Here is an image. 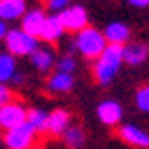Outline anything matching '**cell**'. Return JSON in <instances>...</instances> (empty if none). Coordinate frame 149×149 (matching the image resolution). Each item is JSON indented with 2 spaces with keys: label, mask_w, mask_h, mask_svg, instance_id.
<instances>
[{
  "label": "cell",
  "mask_w": 149,
  "mask_h": 149,
  "mask_svg": "<svg viewBox=\"0 0 149 149\" xmlns=\"http://www.w3.org/2000/svg\"><path fill=\"white\" fill-rule=\"evenodd\" d=\"M74 45H76V50L83 58H89V60H97L103 50L107 49V39L105 35L101 33L99 29L95 27H83L81 31L76 33V39H74Z\"/></svg>",
  "instance_id": "obj_2"
},
{
  "label": "cell",
  "mask_w": 149,
  "mask_h": 149,
  "mask_svg": "<svg viewBox=\"0 0 149 149\" xmlns=\"http://www.w3.org/2000/svg\"><path fill=\"white\" fill-rule=\"evenodd\" d=\"M136 107L141 112H149V85H143L136 91Z\"/></svg>",
  "instance_id": "obj_21"
},
{
  "label": "cell",
  "mask_w": 149,
  "mask_h": 149,
  "mask_svg": "<svg viewBox=\"0 0 149 149\" xmlns=\"http://www.w3.org/2000/svg\"><path fill=\"white\" fill-rule=\"evenodd\" d=\"M77 68V62L74 56L70 54H64L60 58H56L54 62V72H62V74H74Z\"/></svg>",
  "instance_id": "obj_20"
},
{
  "label": "cell",
  "mask_w": 149,
  "mask_h": 149,
  "mask_svg": "<svg viewBox=\"0 0 149 149\" xmlns=\"http://www.w3.org/2000/svg\"><path fill=\"white\" fill-rule=\"evenodd\" d=\"M85 141H87V134L79 124H70L66 132L62 134V143L66 149H83Z\"/></svg>",
  "instance_id": "obj_16"
},
{
  "label": "cell",
  "mask_w": 149,
  "mask_h": 149,
  "mask_svg": "<svg viewBox=\"0 0 149 149\" xmlns=\"http://www.w3.org/2000/svg\"><path fill=\"white\" fill-rule=\"evenodd\" d=\"M27 116V109L19 101H12L8 105L0 107V130H12V128L19 126L25 122Z\"/></svg>",
  "instance_id": "obj_5"
},
{
  "label": "cell",
  "mask_w": 149,
  "mask_h": 149,
  "mask_svg": "<svg viewBox=\"0 0 149 149\" xmlns=\"http://www.w3.org/2000/svg\"><path fill=\"white\" fill-rule=\"evenodd\" d=\"M29 60H31V64H33L35 70H39L41 74H47V72H50V70L54 68L56 56H54V52H52L49 47L39 45L37 49L29 54Z\"/></svg>",
  "instance_id": "obj_12"
},
{
  "label": "cell",
  "mask_w": 149,
  "mask_h": 149,
  "mask_svg": "<svg viewBox=\"0 0 149 149\" xmlns=\"http://www.w3.org/2000/svg\"><path fill=\"white\" fill-rule=\"evenodd\" d=\"M12 101H14V93H12V89L8 87V83H0V107L8 105Z\"/></svg>",
  "instance_id": "obj_23"
},
{
  "label": "cell",
  "mask_w": 149,
  "mask_h": 149,
  "mask_svg": "<svg viewBox=\"0 0 149 149\" xmlns=\"http://www.w3.org/2000/svg\"><path fill=\"white\" fill-rule=\"evenodd\" d=\"M47 120H49V112L33 107V109H27V116H25V122L33 128L37 134H45L47 132Z\"/></svg>",
  "instance_id": "obj_18"
},
{
  "label": "cell",
  "mask_w": 149,
  "mask_h": 149,
  "mask_svg": "<svg viewBox=\"0 0 149 149\" xmlns=\"http://www.w3.org/2000/svg\"><path fill=\"white\" fill-rule=\"evenodd\" d=\"M149 58V49L143 43H126L122 47V60L128 66H141Z\"/></svg>",
  "instance_id": "obj_11"
},
{
  "label": "cell",
  "mask_w": 149,
  "mask_h": 149,
  "mask_svg": "<svg viewBox=\"0 0 149 149\" xmlns=\"http://www.w3.org/2000/svg\"><path fill=\"white\" fill-rule=\"evenodd\" d=\"M64 33H66V31H64V27H62L58 16L50 14V16L45 17V23H43V27H41V31H39L37 39L43 41V43H47V45H54L64 37Z\"/></svg>",
  "instance_id": "obj_9"
},
{
  "label": "cell",
  "mask_w": 149,
  "mask_h": 149,
  "mask_svg": "<svg viewBox=\"0 0 149 149\" xmlns=\"http://www.w3.org/2000/svg\"><path fill=\"white\" fill-rule=\"evenodd\" d=\"M17 72L16 56L10 52H0V83H10L12 76Z\"/></svg>",
  "instance_id": "obj_19"
},
{
  "label": "cell",
  "mask_w": 149,
  "mask_h": 149,
  "mask_svg": "<svg viewBox=\"0 0 149 149\" xmlns=\"http://www.w3.org/2000/svg\"><path fill=\"white\" fill-rule=\"evenodd\" d=\"M128 4L134 8H149V0H128Z\"/></svg>",
  "instance_id": "obj_25"
},
{
  "label": "cell",
  "mask_w": 149,
  "mask_h": 149,
  "mask_svg": "<svg viewBox=\"0 0 149 149\" xmlns=\"http://www.w3.org/2000/svg\"><path fill=\"white\" fill-rule=\"evenodd\" d=\"M6 35H8V23L0 19V43H4Z\"/></svg>",
  "instance_id": "obj_26"
},
{
  "label": "cell",
  "mask_w": 149,
  "mask_h": 149,
  "mask_svg": "<svg viewBox=\"0 0 149 149\" xmlns=\"http://www.w3.org/2000/svg\"><path fill=\"white\" fill-rule=\"evenodd\" d=\"M122 64V45H107L103 54L93 64V77L99 85H109L120 72Z\"/></svg>",
  "instance_id": "obj_1"
},
{
  "label": "cell",
  "mask_w": 149,
  "mask_h": 149,
  "mask_svg": "<svg viewBox=\"0 0 149 149\" xmlns=\"http://www.w3.org/2000/svg\"><path fill=\"white\" fill-rule=\"evenodd\" d=\"M35 136H37V132L27 122H23L12 130H6L2 136V141H4L6 149H33Z\"/></svg>",
  "instance_id": "obj_4"
},
{
  "label": "cell",
  "mask_w": 149,
  "mask_h": 149,
  "mask_svg": "<svg viewBox=\"0 0 149 149\" xmlns=\"http://www.w3.org/2000/svg\"><path fill=\"white\" fill-rule=\"evenodd\" d=\"M58 19H60L64 31H70V33H77L81 31L83 27H87V12L83 6H68L66 10H62L58 14Z\"/></svg>",
  "instance_id": "obj_6"
},
{
  "label": "cell",
  "mask_w": 149,
  "mask_h": 149,
  "mask_svg": "<svg viewBox=\"0 0 149 149\" xmlns=\"http://www.w3.org/2000/svg\"><path fill=\"white\" fill-rule=\"evenodd\" d=\"M23 81H25V76H23L22 72H16L14 76H12V79H10V83H14V85H22Z\"/></svg>",
  "instance_id": "obj_24"
},
{
  "label": "cell",
  "mask_w": 149,
  "mask_h": 149,
  "mask_svg": "<svg viewBox=\"0 0 149 149\" xmlns=\"http://www.w3.org/2000/svg\"><path fill=\"white\" fill-rule=\"evenodd\" d=\"M74 83V74H62V72H54L50 74L49 79H47V89L50 93H68L72 91Z\"/></svg>",
  "instance_id": "obj_17"
},
{
  "label": "cell",
  "mask_w": 149,
  "mask_h": 149,
  "mask_svg": "<svg viewBox=\"0 0 149 149\" xmlns=\"http://www.w3.org/2000/svg\"><path fill=\"white\" fill-rule=\"evenodd\" d=\"M45 17H47V14H45L43 8L27 10L22 17V29L25 33H29L31 37H39V31H41V27L45 23Z\"/></svg>",
  "instance_id": "obj_13"
},
{
  "label": "cell",
  "mask_w": 149,
  "mask_h": 149,
  "mask_svg": "<svg viewBox=\"0 0 149 149\" xmlns=\"http://www.w3.org/2000/svg\"><path fill=\"white\" fill-rule=\"evenodd\" d=\"M45 4H47V10L49 12H52L54 16H58L62 10H66L68 6H70V0H47Z\"/></svg>",
  "instance_id": "obj_22"
},
{
  "label": "cell",
  "mask_w": 149,
  "mask_h": 149,
  "mask_svg": "<svg viewBox=\"0 0 149 149\" xmlns=\"http://www.w3.org/2000/svg\"><path fill=\"white\" fill-rule=\"evenodd\" d=\"M118 138L124 141L126 145L130 147H136V149H149V132L139 128L138 124H122L118 128Z\"/></svg>",
  "instance_id": "obj_7"
},
{
  "label": "cell",
  "mask_w": 149,
  "mask_h": 149,
  "mask_svg": "<svg viewBox=\"0 0 149 149\" xmlns=\"http://www.w3.org/2000/svg\"><path fill=\"white\" fill-rule=\"evenodd\" d=\"M72 124V112L66 109H54L49 112V120H47V134L50 136H62L66 132V128Z\"/></svg>",
  "instance_id": "obj_10"
},
{
  "label": "cell",
  "mask_w": 149,
  "mask_h": 149,
  "mask_svg": "<svg viewBox=\"0 0 149 149\" xmlns=\"http://www.w3.org/2000/svg\"><path fill=\"white\" fill-rule=\"evenodd\" d=\"M4 47L8 49L6 52H10L12 56H29L39 47V39L25 33L22 27L8 29V35L4 39Z\"/></svg>",
  "instance_id": "obj_3"
},
{
  "label": "cell",
  "mask_w": 149,
  "mask_h": 149,
  "mask_svg": "<svg viewBox=\"0 0 149 149\" xmlns=\"http://www.w3.org/2000/svg\"><path fill=\"white\" fill-rule=\"evenodd\" d=\"M122 105L118 101H112V99H107V101H101L97 105V118H99L105 126H116L120 124L122 120Z\"/></svg>",
  "instance_id": "obj_8"
},
{
  "label": "cell",
  "mask_w": 149,
  "mask_h": 149,
  "mask_svg": "<svg viewBox=\"0 0 149 149\" xmlns=\"http://www.w3.org/2000/svg\"><path fill=\"white\" fill-rule=\"evenodd\" d=\"M103 35H105L109 45H122L124 47L130 41V27L122 22H112L105 27Z\"/></svg>",
  "instance_id": "obj_15"
},
{
  "label": "cell",
  "mask_w": 149,
  "mask_h": 149,
  "mask_svg": "<svg viewBox=\"0 0 149 149\" xmlns=\"http://www.w3.org/2000/svg\"><path fill=\"white\" fill-rule=\"evenodd\" d=\"M0 2H4V0H0Z\"/></svg>",
  "instance_id": "obj_27"
},
{
  "label": "cell",
  "mask_w": 149,
  "mask_h": 149,
  "mask_svg": "<svg viewBox=\"0 0 149 149\" xmlns=\"http://www.w3.org/2000/svg\"><path fill=\"white\" fill-rule=\"evenodd\" d=\"M27 12V0H4L0 2V19L2 22H16Z\"/></svg>",
  "instance_id": "obj_14"
}]
</instances>
